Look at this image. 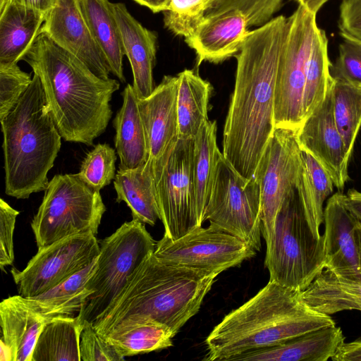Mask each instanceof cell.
Wrapping results in <instances>:
<instances>
[{"mask_svg": "<svg viewBox=\"0 0 361 361\" xmlns=\"http://www.w3.org/2000/svg\"><path fill=\"white\" fill-rule=\"evenodd\" d=\"M288 18L281 15L249 32L239 51L234 90L226 118L223 154L252 178L275 129L274 91Z\"/></svg>", "mask_w": 361, "mask_h": 361, "instance_id": "obj_1", "label": "cell"}, {"mask_svg": "<svg viewBox=\"0 0 361 361\" xmlns=\"http://www.w3.org/2000/svg\"><path fill=\"white\" fill-rule=\"evenodd\" d=\"M39 78L49 111L65 141L92 145L112 116L120 84L96 75L80 59L40 33L24 56Z\"/></svg>", "mask_w": 361, "mask_h": 361, "instance_id": "obj_2", "label": "cell"}, {"mask_svg": "<svg viewBox=\"0 0 361 361\" xmlns=\"http://www.w3.org/2000/svg\"><path fill=\"white\" fill-rule=\"evenodd\" d=\"M300 292L269 281L214 326L205 340L207 352L203 360H232L242 353L336 325L330 315L307 306Z\"/></svg>", "mask_w": 361, "mask_h": 361, "instance_id": "obj_3", "label": "cell"}, {"mask_svg": "<svg viewBox=\"0 0 361 361\" xmlns=\"http://www.w3.org/2000/svg\"><path fill=\"white\" fill-rule=\"evenodd\" d=\"M216 275L166 264L149 255L110 307L93 323L102 335L128 318H149L174 336L200 310Z\"/></svg>", "mask_w": 361, "mask_h": 361, "instance_id": "obj_4", "label": "cell"}, {"mask_svg": "<svg viewBox=\"0 0 361 361\" xmlns=\"http://www.w3.org/2000/svg\"><path fill=\"white\" fill-rule=\"evenodd\" d=\"M0 121L6 194L27 199L32 193L44 191L62 137L49 111L37 75L34 74L16 105Z\"/></svg>", "mask_w": 361, "mask_h": 361, "instance_id": "obj_5", "label": "cell"}, {"mask_svg": "<svg viewBox=\"0 0 361 361\" xmlns=\"http://www.w3.org/2000/svg\"><path fill=\"white\" fill-rule=\"evenodd\" d=\"M266 247L269 281L284 287L302 291L325 269L324 236H314L297 185L282 202Z\"/></svg>", "mask_w": 361, "mask_h": 361, "instance_id": "obj_6", "label": "cell"}, {"mask_svg": "<svg viewBox=\"0 0 361 361\" xmlns=\"http://www.w3.org/2000/svg\"><path fill=\"white\" fill-rule=\"evenodd\" d=\"M106 209L99 191L78 173L55 175L31 222L37 247L73 235H96Z\"/></svg>", "mask_w": 361, "mask_h": 361, "instance_id": "obj_7", "label": "cell"}, {"mask_svg": "<svg viewBox=\"0 0 361 361\" xmlns=\"http://www.w3.org/2000/svg\"><path fill=\"white\" fill-rule=\"evenodd\" d=\"M155 247L145 224L134 219L101 242L95 269L85 285L92 294L80 313L82 321L93 324L105 313Z\"/></svg>", "mask_w": 361, "mask_h": 361, "instance_id": "obj_8", "label": "cell"}, {"mask_svg": "<svg viewBox=\"0 0 361 361\" xmlns=\"http://www.w3.org/2000/svg\"><path fill=\"white\" fill-rule=\"evenodd\" d=\"M256 251L261 247V193L256 179L240 175L219 152L204 216Z\"/></svg>", "mask_w": 361, "mask_h": 361, "instance_id": "obj_9", "label": "cell"}, {"mask_svg": "<svg viewBox=\"0 0 361 361\" xmlns=\"http://www.w3.org/2000/svg\"><path fill=\"white\" fill-rule=\"evenodd\" d=\"M193 157L194 137L178 138L161 157L150 161L164 235L173 240L202 226L197 213Z\"/></svg>", "mask_w": 361, "mask_h": 361, "instance_id": "obj_10", "label": "cell"}, {"mask_svg": "<svg viewBox=\"0 0 361 361\" xmlns=\"http://www.w3.org/2000/svg\"><path fill=\"white\" fill-rule=\"evenodd\" d=\"M316 16L298 5L288 18L274 91L275 128L298 130L305 121L303 97L307 68L319 28Z\"/></svg>", "mask_w": 361, "mask_h": 361, "instance_id": "obj_11", "label": "cell"}, {"mask_svg": "<svg viewBox=\"0 0 361 361\" xmlns=\"http://www.w3.org/2000/svg\"><path fill=\"white\" fill-rule=\"evenodd\" d=\"M255 255L246 243L212 224L175 240L164 235L154 252L166 264L216 276Z\"/></svg>", "mask_w": 361, "mask_h": 361, "instance_id": "obj_12", "label": "cell"}, {"mask_svg": "<svg viewBox=\"0 0 361 361\" xmlns=\"http://www.w3.org/2000/svg\"><path fill=\"white\" fill-rule=\"evenodd\" d=\"M99 250L93 234L73 235L38 247L23 270H11L18 295L30 298L53 288L90 264Z\"/></svg>", "mask_w": 361, "mask_h": 361, "instance_id": "obj_13", "label": "cell"}, {"mask_svg": "<svg viewBox=\"0 0 361 361\" xmlns=\"http://www.w3.org/2000/svg\"><path fill=\"white\" fill-rule=\"evenodd\" d=\"M300 153L297 130L275 128L255 171L260 188L262 234L266 243L282 202L297 185Z\"/></svg>", "mask_w": 361, "mask_h": 361, "instance_id": "obj_14", "label": "cell"}, {"mask_svg": "<svg viewBox=\"0 0 361 361\" xmlns=\"http://www.w3.org/2000/svg\"><path fill=\"white\" fill-rule=\"evenodd\" d=\"M297 140L301 150L310 153L324 168L334 186L343 192L349 178L348 168L351 156L334 121L331 87L297 130Z\"/></svg>", "mask_w": 361, "mask_h": 361, "instance_id": "obj_15", "label": "cell"}, {"mask_svg": "<svg viewBox=\"0 0 361 361\" xmlns=\"http://www.w3.org/2000/svg\"><path fill=\"white\" fill-rule=\"evenodd\" d=\"M325 269L336 277L361 283L357 223L338 191L324 209Z\"/></svg>", "mask_w": 361, "mask_h": 361, "instance_id": "obj_16", "label": "cell"}, {"mask_svg": "<svg viewBox=\"0 0 361 361\" xmlns=\"http://www.w3.org/2000/svg\"><path fill=\"white\" fill-rule=\"evenodd\" d=\"M40 33L77 56L98 77L109 78V66L90 33L78 0H57Z\"/></svg>", "mask_w": 361, "mask_h": 361, "instance_id": "obj_17", "label": "cell"}, {"mask_svg": "<svg viewBox=\"0 0 361 361\" xmlns=\"http://www.w3.org/2000/svg\"><path fill=\"white\" fill-rule=\"evenodd\" d=\"M177 76L165 75L147 97L137 99L152 162L178 140Z\"/></svg>", "mask_w": 361, "mask_h": 361, "instance_id": "obj_18", "label": "cell"}, {"mask_svg": "<svg viewBox=\"0 0 361 361\" xmlns=\"http://www.w3.org/2000/svg\"><path fill=\"white\" fill-rule=\"evenodd\" d=\"M245 15L236 10L205 16L195 32L185 38L197 56V66L203 61L219 63L239 51L250 30Z\"/></svg>", "mask_w": 361, "mask_h": 361, "instance_id": "obj_19", "label": "cell"}, {"mask_svg": "<svg viewBox=\"0 0 361 361\" xmlns=\"http://www.w3.org/2000/svg\"><path fill=\"white\" fill-rule=\"evenodd\" d=\"M123 51L133 72V87L137 99L148 97L154 90L153 69L157 50V35L144 27L123 3H113Z\"/></svg>", "mask_w": 361, "mask_h": 361, "instance_id": "obj_20", "label": "cell"}, {"mask_svg": "<svg viewBox=\"0 0 361 361\" xmlns=\"http://www.w3.org/2000/svg\"><path fill=\"white\" fill-rule=\"evenodd\" d=\"M343 331L334 326L320 328L281 344L242 353L233 361H327L344 342Z\"/></svg>", "mask_w": 361, "mask_h": 361, "instance_id": "obj_21", "label": "cell"}, {"mask_svg": "<svg viewBox=\"0 0 361 361\" xmlns=\"http://www.w3.org/2000/svg\"><path fill=\"white\" fill-rule=\"evenodd\" d=\"M47 13L0 1V63H18L40 35Z\"/></svg>", "mask_w": 361, "mask_h": 361, "instance_id": "obj_22", "label": "cell"}, {"mask_svg": "<svg viewBox=\"0 0 361 361\" xmlns=\"http://www.w3.org/2000/svg\"><path fill=\"white\" fill-rule=\"evenodd\" d=\"M46 321L27 307L20 295L0 303V342L6 345L13 361H31L39 334Z\"/></svg>", "mask_w": 361, "mask_h": 361, "instance_id": "obj_23", "label": "cell"}, {"mask_svg": "<svg viewBox=\"0 0 361 361\" xmlns=\"http://www.w3.org/2000/svg\"><path fill=\"white\" fill-rule=\"evenodd\" d=\"M123 104L114 119V145L119 157V169H130L144 164L149 158L148 147L137 98L133 85L121 93Z\"/></svg>", "mask_w": 361, "mask_h": 361, "instance_id": "obj_24", "label": "cell"}, {"mask_svg": "<svg viewBox=\"0 0 361 361\" xmlns=\"http://www.w3.org/2000/svg\"><path fill=\"white\" fill-rule=\"evenodd\" d=\"M97 258L53 288L34 297L21 296L23 300L46 322L56 318L78 315L83 311L87 298L92 294L85 285L95 269Z\"/></svg>", "mask_w": 361, "mask_h": 361, "instance_id": "obj_25", "label": "cell"}, {"mask_svg": "<svg viewBox=\"0 0 361 361\" xmlns=\"http://www.w3.org/2000/svg\"><path fill=\"white\" fill-rule=\"evenodd\" d=\"M90 33L104 56L111 73L126 82L123 68V47L114 15L113 3L109 0H78Z\"/></svg>", "mask_w": 361, "mask_h": 361, "instance_id": "obj_26", "label": "cell"}, {"mask_svg": "<svg viewBox=\"0 0 361 361\" xmlns=\"http://www.w3.org/2000/svg\"><path fill=\"white\" fill-rule=\"evenodd\" d=\"M101 336L123 357L167 348L175 336L159 322L136 317L121 321Z\"/></svg>", "mask_w": 361, "mask_h": 361, "instance_id": "obj_27", "label": "cell"}, {"mask_svg": "<svg viewBox=\"0 0 361 361\" xmlns=\"http://www.w3.org/2000/svg\"><path fill=\"white\" fill-rule=\"evenodd\" d=\"M116 202H124L133 219L154 226L159 219L152 164L147 161L130 169H118L114 180Z\"/></svg>", "mask_w": 361, "mask_h": 361, "instance_id": "obj_28", "label": "cell"}, {"mask_svg": "<svg viewBox=\"0 0 361 361\" xmlns=\"http://www.w3.org/2000/svg\"><path fill=\"white\" fill-rule=\"evenodd\" d=\"M176 76L178 138H192L209 120L212 86L195 70L185 69Z\"/></svg>", "mask_w": 361, "mask_h": 361, "instance_id": "obj_29", "label": "cell"}, {"mask_svg": "<svg viewBox=\"0 0 361 361\" xmlns=\"http://www.w3.org/2000/svg\"><path fill=\"white\" fill-rule=\"evenodd\" d=\"M300 297L312 310L329 315L343 310L361 311V283L339 279L326 269L300 292Z\"/></svg>", "mask_w": 361, "mask_h": 361, "instance_id": "obj_30", "label": "cell"}, {"mask_svg": "<svg viewBox=\"0 0 361 361\" xmlns=\"http://www.w3.org/2000/svg\"><path fill=\"white\" fill-rule=\"evenodd\" d=\"M83 321L79 314L47 321L37 338L31 361H81Z\"/></svg>", "mask_w": 361, "mask_h": 361, "instance_id": "obj_31", "label": "cell"}, {"mask_svg": "<svg viewBox=\"0 0 361 361\" xmlns=\"http://www.w3.org/2000/svg\"><path fill=\"white\" fill-rule=\"evenodd\" d=\"M300 156L301 171L297 188L312 233L319 238L324 203L333 193L334 184L324 168L310 153L301 150Z\"/></svg>", "mask_w": 361, "mask_h": 361, "instance_id": "obj_32", "label": "cell"}, {"mask_svg": "<svg viewBox=\"0 0 361 361\" xmlns=\"http://www.w3.org/2000/svg\"><path fill=\"white\" fill-rule=\"evenodd\" d=\"M216 122L207 121L194 137L193 183L197 213L202 225L209 200L216 159L220 150L216 143Z\"/></svg>", "mask_w": 361, "mask_h": 361, "instance_id": "obj_33", "label": "cell"}, {"mask_svg": "<svg viewBox=\"0 0 361 361\" xmlns=\"http://www.w3.org/2000/svg\"><path fill=\"white\" fill-rule=\"evenodd\" d=\"M328 54V39L324 30L317 29L308 61L304 90L305 120L324 101L334 78Z\"/></svg>", "mask_w": 361, "mask_h": 361, "instance_id": "obj_34", "label": "cell"}, {"mask_svg": "<svg viewBox=\"0 0 361 361\" xmlns=\"http://www.w3.org/2000/svg\"><path fill=\"white\" fill-rule=\"evenodd\" d=\"M331 100L335 123L351 156L361 127V88L334 79Z\"/></svg>", "mask_w": 361, "mask_h": 361, "instance_id": "obj_35", "label": "cell"}, {"mask_svg": "<svg viewBox=\"0 0 361 361\" xmlns=\"http://www.w3.org/2000/svg\"><path fill=\"white\" fill-rule=\"evenodd\" d=\"M212 0H169L164 13V24L173 34L190 36L205 18Z\"/></svg>", "mask_w": 361, "mask_h": 361, "instance_id": "obj_36", "label": "cell"}, {"mask_svg": "<svg viewBox=\"0 0 361 361\" xmlns=\"http://www.w3.org/2000/svg\"><path fill=\"white\" fill-rule=\"evenodd\" d=\"M116 151L106 143H99L83 159L80 177L91 188L100 191L116 176Z\"/></svg>", "mask_w": 361, "mask_h": 361, "instance_id": "obj_37", "label": "cell"}, {"mask_svg": "<svg viewBox=\"0 0 361 361\" xmlns=\"http://www.w3.org/2000/svg\"><path fill=\"white\" fill-rule=\"evenodd\" d=\"M283 0H212L205 16L236 10L242 12L250 27H260L274 18Z\"/></svg>", "mask_w": 361, "mask_h": 361, "instance_id": "obj_38", "label": "cell"}, {"mask_svg": "<svg viewBox=\"0 0 361 361\" xmlns=\"http://www.w3.org/2000/svg\"><path fill=\"white\" fill-rule=\"evenodd\" d=\"M32 80L18 63H0V120L14 108Z\"/></svg>", "mask_w": 361, "mask_h": 361, "instance_id": "obj_39", "label": "cell"}, {"mask_svg": "<svg viewBox=\"0 0 361 361\" xmlns=\"http://www.w3.org/2000/svg\"><path fill=\"white\" fill-rule=\"evenodd\" d=\"M334 80L361 88V43L343 39L338 55L331 67Z\"/></svg>", "mask_w": 361, "mask_h": 361, "instance_id": "obj_40", "label": "cell"}, {"mask_svg": "<svg viewBox=\"0 0 361 361\" xmlns=\"http://www.w3.org/2000/svg\"><path fill=\"white\" fill-rule=\"evenodd\" d=\"M80 353L81 361H123L116 348L102 337L92 323L83 321L80 336Z\"/></svg>", "mask_w": 361, "mask_h": 361, "instance_id": "obj_41", "label": "cell"}, {"mask_svg": "<svg viewBox=\"0 0 361 361\" xmlns=\"http://www.w3.org/2000/svg\"><path fill=\"white\" fill-rule=\"evenodd\" d=\"M19 212L0 200V267L3 271L14 260L13 232Z\"/></svg>", "mask_w": 361, "mask_h": 361, "instance_id": "obj_42", "label": "cell"}, {"mask_svg": "<svg viewBox=\"0 0 361 361\" xmlns=\"http://www.w3.org/2000/svg\"><path fill=\"white\" fill-rule=\"evenodd\" d=\"M338 28L343 39L361 43V0H342Z\"/></svg>", "mask_w": 361, "mask_h": 361, "instance_id": "obj_43", "label": "cell"}, {"mask_svg": "<svg viewBox=\"0 0 361 361\" xmlns=\"http://www.w3.org/2000/svg\"><path fill=\"white\" fill-rule=\"evenodd\" d=\"M332 361H361V338L339 346L331 358Z\"/></svg>", "mask_w": 361, "mask_h": 361, "instance_id": "obj_44", "label": "cell"}, {"mask_svg": "<svg viewBox=\"0 0 361 361\" xmlns=\"http://www.w3.org/2000/svg\"><path fill=\"white\" fill-rule=\"evenodd\" d=\"M343 202L354 217L357 226L361 227V192L350 189L346 194H343Z\"/></svg>", "mask_w": 361, "mask_h": 361, "instance_id": "obj_45", "label": "cell"}, {"mask_svg": "<svg viewBox=\"0 0 361 361\" xmlns=\"http://www.w3.org/2000/svg\"><path fill=\"white\" fill-rule=\"evenodd\" d=\"M15 3L32 8L45 13L51 11L56 4L57 0H0Z\"/></svg>", "mask_w": 361, "mask_h": 361, "instance_id": "obj_46", "label": "cell"}, {"mask_svg": "<svg viewBox=\"0 0 361 361\" xmlns=\"http://www.w3.org/2000/svg\"><path fill=\"white\" fill-rule=\"evenodd\" d=\"M138 4L148 8L153 13L164 12L166 10L169 0H133Z\"/></svg>", "mask_w": 361, "mask_h": 361, "instance_id": "obj_47", "label": "cell"}, {"mask_svg": "<svg viewBox=\"0 0 361 361\" xmlns=\"http://www.w3.org/2000/svg\"><path fill=\"white\" fill-rule=\"evenodd\" d=\"M298 5L304 7L310 13L317 15L319 9L329 0H295Z\"/></svg>", "mask_w": 361, "mask_h": 361, "instance_id": "obj_48", "label": "cell"}, {"mask_svg": "<svg viewBox=\"0 0 361 361\" xmlns=\"http://www.w3.org/2000/svg\"><path fill=\"white\" fill-rule=\"evenodd\" d=\"M356 236H357V244H358V247H359L360 267H361V227H359L357 226L356 228Z\"/></svg>", "mask_w": 361, "mask_h": 361, "instance_id": "obj_49", "label": "cell"}]
</instances>
